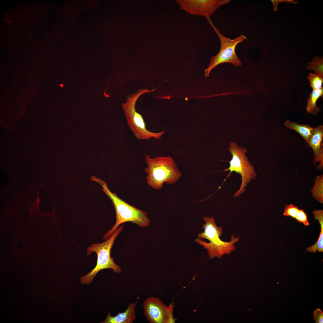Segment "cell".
Returning a JSON list of instances; mask_svg holds the SVG:
<instances>
[{
	"mask_svg": "<svg viewBox=\"0 0 323 323\" xmlns=\"http://www.w3.org/2000/svg\"><path fill=\"white\" fill-rule=\"evenodd\" d=\"M205 223L202 226L204 231L197 235L195 241L207 250L209 258H221L225 254H229L236 249L234 244L238 242L239 237H235L232 234L231 240L225 242L220 237L223 233L222 226H218L213 216L211 217H203Z\"/></svg>",
	"mask_w": 323,
	"mask_h": 323,
	"instance_id": "cell-1",
	"label": "cell"
},
{
	"mask_svg": "<svg viewBox=\"0 0 323 323\" xmlns=\"http://www.w3.org/2000/svg\"><path fill=\"white\" fill-rule=\"evenodd\" d=\"M91 179L101 186L102 191L111 200L115 211V224L104 234L103 239H108L120 225L126 222H132L142 228L149 226L151 221L146 212L127 203L119 197L116 193L111 192L104 180L95 176H92Z\"/></svg>",
	"mask_w": 323,
	"mask_h": 323,
	"instance_id": "cell-2",
	"label": "cell"
},
{
	"mask_svg": "<svg viewBox=\"0 0 323 323\" xmlns=\"http://www.w3.org/2000/svg\"><path fill=\"white\" fill-rule=\"evenodd\" d=\"M145 160L147 165L144 169L147 174L146 181L152 188L160 190L164 182L174 184L182 176L174 161L169 156L151 158L145 154Z\"/></svg>",
	"mask_w": 323,
	"mask_h": 323,
	"instance_id": "cell-3",
	"label": "cell"
},
{
	"mask_svg": "<svg viewBox=\"0 0 323 323\" xmlns=\"http://www.w3.org/2000/svg\"><path fill=\"white\" fill-rule=\"evenodd\" d=\"M123 225L118 227L106 241L93 244L88 247L87 255L93 252H96L97 255V263L96 266L90 272L80 278V281L82 284H90L97 274L103 269H110L114 272L117 274L121 271L120 267L114 261L113 258L111 257L110 253L116 237L123 230Z\"/></svg>",
	"mask_w": 323,
	"mask_h": 323,
	"instance_id": "cell-4",
	"label": "cell"
},
{
	"mask_svg": "<svg viewBox=\"0 0 323 323\" xmlns=\"http://www.w3.org/2000/svg\"><path fill=\"white\" fill-rule=\"evenodd\" d=\"M153 90L147 89H140L129 97L125 103L122 104L127 124L135 137L139 140H148L152 138L158 139L164 133V131L155 132L148 130L142 116L135 109L136 103L139 97L143 94Z\"/></svg>",
	"mask_w": 323,
	"mask_h": 323,
	"instance_id": "cell-5",
	"label": "cell"
},
{
	"mask_svg": "<svg viewBox=\"0 0 323 323\" xmlns=\"http://www.w3.org/2000/svg\"><path fill=\"white\" fill-rule=\"evenodd\" d=\"M228 150L231 154L232 159L229 162V167L223 171H230L227 177L232 172L240 175L241 183L240 187L234 195V197H236L245 192V188L248 184L252 180L257 178V173L246 155L247 150L245 147H241L234 142H230Z\"/></svg>",
	"mask_w": 323,
	"mask_h": 323,
	"instance_id": "cell-6",
	"label": "cell"
},
{
	"mask_svg": "<svg viewBox=\"0 0 323 323\" xmlns=\"http://www.w3.org/2000/svg\"><path fill=\"white\" fill-rule=\"evenodd\" d=\"M207 19L218 36L220 43L219 52L217 54L211 58L208 67L205 70V76L208 77L211 70L222 63H230L236 66L241 65L242 63L236 54L235 48L238 44L242 43L247 38L243 35H241L233 39L226 37L220 33L210 17Z\"/></svg>",
	"mask_w": 323,
	"mask_h": 323,
	"instance_id": "cell-7",
	"label": "cell"
},
{
	"mask_svg": "<svg viewBox=\"0 0 323 323\" xmlns=\"http://www.w3.org/2000/svg\"><path fill=\"white\" fill-rule=\"evenodd\" d=\"M143 308L147 320L150 323H173L174 302L166 305L159 298L150 297L144 302Z\"/></svg>",
	"mask_w": 323,
	"mask_h": 323,
	"instance_id": "cell-8",
	"label": "cell"
},
{
	"mask_svg": "<svg viewBox=\"0 0 323 323\" xmlns=\"http://www.w3.org/2000/svg\"><path fill=\"white\" fill-rule=\"evenodd\" d=\"M230 0H177L181 9L193 15L209 18L220 7L228 4Z\"/></svg>",
	"mask_w": 323,
	"mask_h": 323,
	"instance_id": "cell-9",
	"label": "cell"
},
{
	"mask_svg": "<svg viewBox=\"0 0 323 323\" xmlns=\"http://www.w3.org/2000/svg\"><path fill=\"white\" fill-rule=\"evenodd\" d=\"M323 126L320 125L314 128L313 133L307 143L314 152V164L320 162L317 167L319 170H322L323 167Z\"/></svg>",
	"mask_w": 323,
	"mask_h": 323,
	"instance_id": "cell-10",
	"label": "cell"
},
{
	"mask_svg": "<svg viewBox=\"0 0 323 323\" xmlns=\"http://www.w3.org/2000/svg\"><path fill=\"white\" fill-rule=\"evenodd\" d=\"M133 303L131 302L127 305L126 311L119 313L115 316H111V313H108L106 319L101 323H132L136 318L135 308L138 299Z\"/></svg>",
	"mask_w": 323,
	"mask_h": 323,
	"instance_id": "cell-11",
	"label": "cell"
},
{
	"mask_svg": "<svg viewBox=\"0 0 323 323\" xmlns=\"http://www.w3.org/2000/svg\"><path fill=\"white\" fill-rule=\"evenodd\" d=\"M314 218L318 220L320 225L321 231L317 241L311 246L306 249V252L315 253L317 251L323 252V211L315 210L312 212Z\"/></svg>",
	"mask_w": 323,
	"mask_h": 323,
	"instance_id": "cell-12",
	"label": "cell"
},
{
	"mask_svg": "<svg viewBox=\"0 0 323 323\" xmlns=\"http://www.w3.org/2000/svg\"><path fill=\"white\" fill-rule=\"evenodd\" d=\"M284 125L289 129L298 132L307 143L312 135L314 128L307 124H298L288 120L284 123Z\"/></svg>",
	"mask_w": 323,
	"mask_h": 323,
	"instance_id": "cell-13",
	"label": "cell"
},
{
	"mask_svg": "<svg viewBox=\"0 0 323 323\" xmlns=\"http://www.w3.org/2000/svg\"><path fill=\"white\" fill-rule=\"evenodd\" d=\"M323 95V87L318 89H313L307 100L306 111L308 113L317 115L320 111L321 109L317 106L316 102Z\"/></svg>",
	"mask_w": 323,
	"mask_h": 323,
	"instance_id": "cell-14",
	"label": "cell"
},
{
	"mask_svg": "<svg viewBox=\"0 0 323 323\" xmlns=\"http://www.w3.org/2000/svg\"><path fill=\"white\" fill-rule=\"evenodd\" d=\"M314 184L311 192L313 197L321 203H323V175L317 176L314 180Z\"/></svg>",
	"mask_w": 323,
	"mask_h": 323,
	"instance_id": "cell-15",
	"label": "cell"
},
{
	"mask_svg": "<svg viewBox=\"0 0 323 323\" xmlns=\"http://www.w3.org/2000/svg\"><path fill=\"white\" fill-rule=\"evenodd\" d=\"M306 67L307 69L313 70L316 73L323 77V57L316 56L312 61L307 63Z\"/></svg>",
	"mask_w": 323,
	"mask_h": 323,
	"instance_id": "cell-16",
	"label": "cell"
},
{
	"mask_svg": "<svg viewBox=\"0 0 323 323\" xmlns=\"http://www.w3.org/2000/svg\"><path fill=\"white\" fill-rule=\"evenodd\" d=\"M310 84L313 90L321 89L323 83V77L316 73H310L307 75Z\"/></svg>",
	"mask_w": 323,
	"mask_h": 323,
	"instance_id": "cell-17",
	"label": "cell"
},
{
	"mask_svg": "<svg viewBox=\"0 0 323 323\" xmlns=\"http://www.w3.org/2000/svg\"><path fill=\"white\" fill-rule=\"evenodd\" d=\"M300 209L293 204L286 205L283 214L287 217H291L295 219Z\"/></svg>",
	"mask_w": 323,
	"mask_h": 323,
	"instance_id": "cell-18",
	"label": "cell"
},
{
	"mask_svg": "<svg viewBox=\"0 0 323 323\" xmlns=\"http://www.w3.org/2000/svg\"><path fill=\"white\" fill-rule=\"evenodd\" d=\"M295 219L298 222L303 223L306 226L309 225L307 214L303 209H300Z\"/></svg>",
	"mask_w": 323,
	"mask_h": 323,
	"instance_id": "cell-19",
	"label": "cell"
},
{
	"mask_svg": "<svg viewBox=\"0 0 323 323\" xmlns=\"http://www.w3.org/2000/svg\"><path fill=\"white\" fill-rule=\"evenodd\" d=\"M314 320L316 323H322L323 322V313L319 308H317L314 311L313 313Z\"/></svg>",
	"mask_w": 323,
	"mask_h": 323,
	"instance_id": "cell-20",
	"label": "cell"
},
{
	"mask_svg": "<svg viewBox=\"0 0 323 323\" xmlns=\"http://www.w3.org/2000/svg\"><path fill=\"white\" fill-rule=\"evenodd\" d=\"M271 1L273 3V10L274 11L278 10V5L281 2L287 3L289 4L293 3L294 4L298 3L297 2L293 0H271Z\"/></svg>",
	"mask_w": 323,
	"mask_h": 323,
	"instance_id": "cell-21",
	"label": "cell"
},
{
	"mask_svg": "<svg viewBox=\"0 0 323 323\" xmlns=\"http://www.w3.org/2000/svg\"><path fill=\"white\" fill-rule=\"evenodd\" d=\"M39 202V201L38 196V199L37 201L35 202L34 203L32 204V205H31L32 208L31 209V211L33 213L34 211V210H35L36 208L38 206Z\"/></svg>",
	"mask_w": 323,
	"mask_h": 323,
	"instance_id": "cell-22",
	"label": "cell"
},
{
	"mask_svg": "<svg viewBox=\"0 0 323 323\" xmlns=\"http://www.w3.org/2000/svg\"><path fill=\"white\" fill-rule=\"evenodd\" d=\"M63 84H61V85H60V86H61V87H62V86H63Z\"/></svg>",
	"mask_w": 323,
	"mask_h": 323,
	"instance_id": "cell-23",
	"label": "cell"
}]
</instances>
